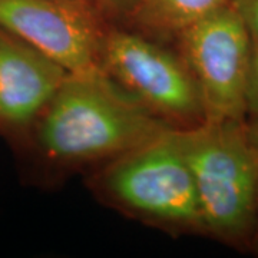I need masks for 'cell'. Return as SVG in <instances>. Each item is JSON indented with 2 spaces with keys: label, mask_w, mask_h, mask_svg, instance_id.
I'll list each match as a JSON object with an SVG mask.
<instances>
[{
  "label": "cell",
  "mask_w": 258,
  "mask_h": 258,
  "mask_svg": "<svg viewBox=\"0 0 258 258\" xmlns=\"http://www.w3.org/2000/svg\"><path fill=\"white\" fill-rule=\"evenodd\" d=\"M168 128L101 69L69 72L16 157L30 182L52 188Z\"/></svg>",
  "instance_id": "1"
},
{
  "label": "cell",
  "mask_w": 258,
  "mask_h": 258,
  "mask_svg": "<svg viewBox=\"0 0 258 258\" xmlns=\"http://www.w3.org/2000/svg\"><path fill=\"white\" fill-rule=\"evenodd\" d=\"M102 205L171 237H204L192 175L178 129L168 128L85 174Z\"/></svg>",
  "instance_id": "2"
},
{
  "label": "cell",
  "mask_w": 258,
  "mask_h": 258,
  "mask_svg": "<svg viewBox=\"0 0 258 258\" xmlns=\"http://www.w3.org/2000/svg\"><path fill=\"white\" fill-rule=\"evenodd\" d=\"M205 238L251 254L258 220L257 162L247 119L178 129Z\"/></svg>",
  "instance_id": "3"
},
{
  "label": "cell",
  "mask_w": 258,
  "mask_h": 258,
  "mask_svg": "<svg viewBox=\"0 0 258 258\" xmlns=\"http://www.w3.org/2000/svg\"><path fill=\"white\" fill-rule=\"evenodd\" d=\"M99 69L169 128H194L205 120L191 71L172 43L111 23Z\"/></svg>",
  "instance_id": "4"
},
{
  "label": "cell",
  "mask_w": 258,
  "mask_h": 258,
  "mask_svg": "<svg viewBox=\"0 0 258 258\" xmlns=\"http://www.w3.org/2000/svg\"><path fill=\"white\" fill-rule=\"evenodd\" d=\"M174 46L191 71L205 120L247 119L252 37L232 6L185 29Z\"/></svg>",
  "instance_id": "5"
},
{
  "label": "cell",
  "mask_w": 258,
  "mask_h": 258,
  "mask_svg": "<svg viewBox=\"0 0 258 258\" xmlns=\"http://www.w3.org/2000/svg\"><path fill=\"white\" fill-rule=\"evenodd\" d=\"M109 25L89 0H0V28L68 72L99 69L102 42Z\"/></svg>",
  "instance_id": "6"
},
{
  "label": "cell",
  "mask_w": 258,
  "mask_h": 258,
  "mask_svg": "<svg viewBox=\"0 0 258 258\" xmlns=\"http://www.w3.org/2000/svg\"><path fill=\"white\" fill-rule=\"evenodd\" d=\"M68 71L0 28V139L18 154Z\"/></svg>",
  "instance_id": "7"
},
{
  "label": "cell",
  "mask_w": 258,
  "mask_h": 258,
  "mask_svg": "<svg viewBox=\"0 0 258 258\" xmlns=\"http://www.w3.org/2000/svg\"><path fill=\"white\" fill-rule=\"evenodd\" d=\"M227 5L230 0H141L125 26L174 45L185 29Z\"/></svg>",
  "instance_id": "8"
},
{
  "label": "cell",
  "mask_w": 258,
  "mask_h": 258,
  "mask_svg": "<svg viewBox=\"0 0 258 258\" xmlns=\"http://www.w3.org/2000/svg\"><path fill=\"white\" fill-rule=\"evenodd\" d=\"M111 23L128 25L141 0H89Z\"/></svg>",
  "instance_id": "9"
},
{
  "label": "cell",
  "mask_w": 258,
  "mask_h": 258,
  "mask_svg": "<svg viewBox=\"0 0 258 258\" xmlns=\"http://www.w3.org/2000/svg\"><path fill=\"white\" fill-rule=\"evenodd\" d=\"M247 118H258V40H252L247 91Z\"/></svg>",
  "instance_id": "10"
},
{
  "label": "cell",
  "mask_w": 258,
  "mask_h": 258,
  "mask_svg": "<svg viewBox=\"0 0 258 258\" xmlns=\"http://www.w3.org/2000/svg\"><path fill=\"white\" fill-rule=\"evenodd\" d=\"M230 5L247 26L252 40H258V0H230Z\"/></svg>",
  "instance_id": "11"
},
{
  "label": "cell",
  "mask_w": 258,
  "mask_h": 258,
  "mask_svg": "<svg viewBox=\"0 0 258 258\" xmlns=\"http://www.w3.org/2000/svg\"><path fill=\"white\" fill-rule=\"evenodd\" d=\"M247 128H248V137L251 141V145L254 149V155H255V162H257V176H258V118H247ZM252 255L258 257V220H257V231H255V237L252 242V249H251Z\"/></svg>",
  "instance_id": "12"
}]
</instances>
